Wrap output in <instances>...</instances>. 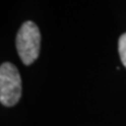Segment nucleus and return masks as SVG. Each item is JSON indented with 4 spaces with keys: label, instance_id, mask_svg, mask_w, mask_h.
Wrapping results in <instances>:
<instances>
[{
    "label": "nucleus",
    "instance_id": "obj_1",
    "mask_svg": "<svg viewBox=\"0 0 126 126\" xmlns=\"http://www.w3.org/2000/svg\"><path fill=\"white\" fill-rule=\"evenodd\" d=\"M40 42L41 35L38 26L32 21L23 23L16 37V47L21 61L25 65L32 64L39 57Z\"/></svg>",
    "mask_w": 126,
    "mask_h": 126
},
{
    "label": "nucleus",
    "instance_id": "obj_3",
    "mask_svg": "<svg viewBox=\"0 0 126 126\" xmlns=\"http://www.w3.org/2000/svg\"><path fill=\"white\" fill-rule=\"evenodd\" d=\"M119 54L122 64L126 67V33L122 35L119 39Z\"/></svg>",
    "mask_w": 126,
    "mask_h": 126
},
{
    "label": "nucleus",
    "instance_id": "obj_2",
    "mask_svg": "<svg viewBox=\"0 0 126 126\" xmlns=\"http://www.w3.org/2000/svg\"><path fill=\"white\" fill-rule=\"evenodd\" d=\"M21 78L17 67L10 62L0 66V102L4 106H14L21 97Z\"/></svg>",
    "mask_w": 126,
    "mask_h": 126
}]
</instances>
